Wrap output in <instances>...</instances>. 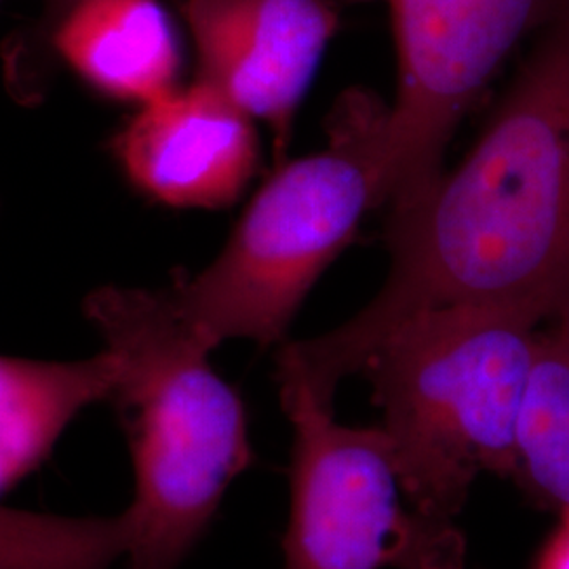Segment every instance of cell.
<instances>
[{
  "label": "cell",
  "instance_id": "obj_5",
  "mask_svg": "<svg viewBox=\"0 0 569 569\" xmlns=\"http://www.w3.org/2000/svg\"><path fill=\"white\" fill-rule=\"evenodd\" d=\"M277 382L293 428L283 569H465V531L413 507L385 428L336 422L289 371Z\"/></svg>",
  "mask_w": 569,
  "mask_h": 569
},
{
  "label": "cell",
  "instance_id": "obj_6",
  "mask_svg": "<svg viewBox=\"0 0 569 569\" xmlns=\"http://www.w3.org/2000/svg\"><path fill=\"white\" fill-rule=\"evenodd\" d=\"M399 84L380 121V197L401 203L432 182L470 103L512 49L569 0H388Z\"/></svg>",
  "mask_w": 569,
  "mask_h": 569
},
{
  "label": "cell",
  "instance_id": "obj_8",
  "mask_svg": "<svg viewBox=\"0 0 569 569\" xmlns=\"http://www.w3.org/2000/svg\"><path fill=\"white\" fill-rule=\"evenodd\" d=\"M117 152L131 182L180 209L234 203L258 167L253 119L207 82L143 103L122 129Z\"/></svg>",
  "mask_w": 569,
  "mask_h": 569
},
{
  "label": "cell",
  "instance_id": "obj_11",
  "mask_svg": "<svg viewBox=\"0 0 569 569\" xmlns=\"http://www.w3.org/2000/svg\"><path fill=\"white\" fill-rule=\"evenodd\" d=\"M512 481L542 509H569V312L540 329Z\"/></svg>",
  "mask_w": 569,
  "mask_h": 569
},
{
  "label": "cell",
  "instance_id": "obj_1",
  "mask_svg": "<svg viewBox=\"0 0 569 569\" xmlns=\"http://www.w3.org/2000/svg\"><path fill=\"white\" fill-rule=\"evenodd\" d=\"M390 264L342 326L279 348L277 367L333 403L407 321L446 308L569 312V7L540 30L488 127L449 171L392 204Z\"/></svg>",
  "mask_w": 569,
  "mask_h": 569
},
{
  "label": "cell",
  "instance_id": "obj_14",
  "mask_svg": "<svg viewBox=\"0 0 569 569\" xmlns=\"http://www.w3.org/2000/svg\"><path fill=\"white\" fill-rule=\"evenodd\" d=\"M49 2V30L60 21L61 16L77 2V0H47Z\"/></svg>",
  "mask_w": 569,
  "mask_h": 569
},
{
  "label": "cell",
  "instance_id": "obj_3",
  "mask_svg": "<svg viewBox=\"0 0 569 569\" xmlns=\"http://www.w3.org/2000/svg\"><path fill=\"white\" fill-rule=\"evenodd\" d=\"M538 323L515 312L446 308L395 329L361 373L382 409L409 500L458 526L481 472L512 479Z\"/></svg>",
  "mask_w": 569,
  "mask_h": 569
},
{
  "label": "cell",
  "instance_id": "obj_13",
  "mask_svg": "<svg viewBox=\"0 0 569 569\" xmlns=\"http://www.w3.org/2000/svg\"><path fill=\"white\" fill-rule=\"evenodd\" d=\"M561 519L538 550L531 569H569V509L559 510Z\"/></svg>",
  "mask_w": 569,
  "mask_h": 569
},
{
  "label": "cell",
  "instance_id": "obj_9",
  "mask_svg": "<svg viewBox=\"0 0 569 569\" xmlns=\"http://www.w3.org/2000/svg\"><path fill=\"white\" fill-rule=\"evenodd\" d=\"M51 37L66 63L110 98L143 106L178 89L180 47L159 0H77Z\"/></svg>",
  "mask_w": 569,
  "mask_h": 569
},
{
  "label": "cell",
  "instance_id": "obj_15",
  "mask_svg": "<svg viewBox=\"0 0 569 569\" xmlns=\"http://www.w3.org/2000/svg\"><path fill=\"white\" fill-rule=\"evenodd\" d=\"M0 2H2V0H0Z\"/></svg>",
  "mask_w": 569,
  "mask_h": 569
},
{
  "label": "cell",
  "instance_id": "obj_4",
  "mask_svg": "<svg viewBox=\"0 0 569 569\" xmlns=\"http://www.w3.org/2000/svg\"><path fill=\"white\" fill-rule=\"evenodd\" d=\"M361 98L326 150L281 167L256 192L218 258L164 287L186 326L211 348L283 342L300 306L380 197V119Z\"/></svg>",
  "mask_w": 569,
  "mask_h": 569
},
{
  "label": "cell",
  "instance_id": "obj_10",
  "mask_svg": "<svg viewBox=\"0 0 569 569\" xmlns=\"http://www.w3.org/2000/svg\"><path fill=\"white\" fill-rule=\"evenodd\" d=\"M114 382L106 348L66 363L0 357V493L41 465L81 411L108 401Z\"/></svg>",
  "mask_w": 569,
  "mask_h": 569
},
{
  "label": "cell",
  "instance_id": "obj_12",
  "mask_svg": "<svg viewBox=\"0 0 569 569\" xmlns=\"http://www.w3.org/2000/svg\"><path fill=\"white\" fill-rule=\"evenodd\" d=\"M127 550L124 510L66 517L0 505V569H112Z\"/></svg>",
  "mask_w": 569,
  "mask_h": 569
},
{
  "label": "cell",
  "instance_id": "obj_7",
  "mask_svg": "<svg viewBox=\"0 0 569 569\" xmlns=\"http://www.w3.org/2000/svg\"><path fill=\"white\" fill-rule=\"evenodd\" d=\"M199 81L274 129L293 114L338 30L333 0H183Z\"/></svg>",
  "mask_w": 569,
  "mask_h": 569
},
{
  "label": "cell",
  "instance_id": "obj_2",
  "mask_svg": "<svg viewBox=\"0 0 569 569\" xmlns=\"http://www.w3.org/2000/svg\"><path fill=\"white\" fill-rule=\"evenodd\" d=\"M84 315L117 361L108 401L133 467L124 569H180L253 462L243 401L164 289L102 287L87 296Z\"/></svg>",
  "mask_w": 569,
  "mask_h": 569
}]
</instances>
